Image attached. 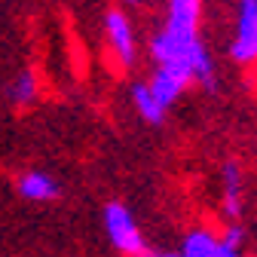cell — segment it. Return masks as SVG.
<instances>
[{
  "instance_id": "1",
  "label": "cell",
  "mask_w": 257,
  "mask_h": 257,
  "mask_svg": "<svg viewBox=\"0 0 257 257\" xmlns=\"http://www.w3.org/2000/svg\"><path fill=\"white\" fill-rule=\"evenodd\" d=\"M104 227H107V236H110V242H113L116 251H122L128 257H141L147 251L132 211H128L122 202H110L104 208Z\"/></svg>"
},
{
  "instance_id": "2",
  "label": "cell",
  "mask_w": 257,
  "mask_h": 257,
  "mask_svg": "<svg viewBox=\"0 0 257 257\" xmlns=\"http://www.w3.org/2000/svg\"><path fill=\"white\" fill-rule=\"evenodd\" d=\"M230 58L239 64L257 61V0H239L236 10V37L230 46Z\"/></svg>"
},
{
  "instance_id": "3",
  "label": "cell",
  "mask_w": 257,
  "mask_h": 257,
  "mask_svg": "<svg viewBox=\"0 0 257 257\" xmlns=\"http://www.w3.org/2000/svg\"><path fill=\"white\" fill-rule=\"evenodd\" d=\"M104 34H107V43L113 49V55L125 64H135V55H138V46H135V31L128 25L125 13L122 10H107L104 16Z\"/></svg>"
},
{
  "instance_id": "4",
  "label": "cell",
  "mask_w": 257,
  "mask_h": 257,
  "mask_svg": "<svg viewBox=\"0 0 257 257\" xmlns=\"http://www.w3.org/2000/svg\"><path fill=\"white\" fill-rule=\"evenodd\" d=\"M193 83V77L190 74H184V71H178V68H166V64H159V68L153 71V77H150V92H153V98L163 104L166 110L181 98V92L187 89Z\"/></svg>"
},
{
  "instance_id": "5",
  "label": "cell",
  "mask_w": 257,
  "mask_h": 257,
  "mask_svg": "<svg viewBox=\"0 0 257 257\" xmlns=\"http://www.w3.org/2000/svg\"><path fill=\"white\" fill-rule=\"evenodd\" d=\"M19 196L28 202H49L58 196V184L43 172H28L19 178Z\"/></svg>"
},
{
  "instance_id": "6",
  "label": "cell",
  "mask_w": 257,
  "mask_h": 257,
  "mask_svg": "<svg viewBox=\"0 0 257 257\" xmlns=\"http://www.w3.org/2000/svg\"><path fill=\"white\" fill-rule=\"evenodd\" d=\"M223 214L227 217L242 214V175L236 163L223 166Z\"/></svg>"
},
{
  "instance_id": "7",
  "label": "cell",
  "mask_w": 257,
  "mask_h": 257,
  "mask_svg": "<svg viewBox=\"0 0 257 257\" xmlns=\"http://www.w3.org/2000/svg\"><path fill=\"white\" fill-rule=\"evenodd\" d=\"M132 101H135V110L141 113V119H147V122H153V125H159V122L166 119V107L153 98V92H150L147 83H135Z\"/></svg>"
},
{
  "instance_id": "8",
  "label": "cell",
  "mask_w": 257,
  "mask_h": 257,
  "mask_svg": "<svg viewBox=\"0 0 257 257\" xmlns=\"http://www.w3.org/2000/svg\"><path fill=\"white\" fill-rule=\"evenodd\" d=\"M217 248H220V242L211 236V233H205V230H196V233H190L187 236V242H184V257H214L217 254Z\"/></svg>"
},
{
  "instance_id": "9",
  "label": "cell",
  "mask_w": 257,
  "mask_h": 257,
  "mask_svg": "<svg viewBox=\"0 0 257 257\" xmlns=\"http://www.w3.org/2000/svg\"><path fill=\"white\" fill-rule=\"evenodd\" d=\"M10 98H13L19 107H28L31 101L37 98V77L31 74V71H22V74L13 80V86H10Z\"/></svg>"
},
{
  "instance_id": "10",
  "label": "cell",
  "mask_w": 257,
  "mask_h": 257,
  "mask_svg": "<svg viewBox=\"0 0 257 257\" xmlns=\"http://www.w3.org/2000/svg\"><path fill=\"white\" fill-rule=\"evenodd\" d=\"M242 236H245V233H242V227H230V230H227V239H223V245L239 248V245H242Z\"/></svg>"
},
{
  "instance_id": "11",
  "label": "cell",
  "mask_w": 257,
  "mask_h": 257,
  "mask_svg": "<svg viewBox=\"0 0 257 257\" xmlns=\"http://www.w3.org/2000/svg\"><path fill=\"white\" fill-rule=\"evenodd\" d=\"M214 257H239V248H230V245H223V242H220V248H217Z\"/></svg>"
},
{
  "instance_id": "12",
  "label": "cell",
  "mask_w": 257,
  "mask_h": 257,
  "mask_svg": "<svg viewBox=\"0 0 257 257\" xmlns=\"http://www.w3.org/2000/svg\"><path fill=\"white\" fill-rule=\"evenodd\" d=\"M141 257H184V254H150V251H144Z\"/></svg>"
},
{
  "instance_id": "13",
  "label": "cell",
  "mask_w": 257,
  "mask_h": 257,
  "mask_svg": "<svg viewBox=\"0 0 257 257\" xmlns=\"http://www.w3.org/2000/svg\"><path fill=\"white\" fill-rule=\"evenodd\" d=\"M128 4H141V0H128Z\"/></svg>"
}]
</instances>
